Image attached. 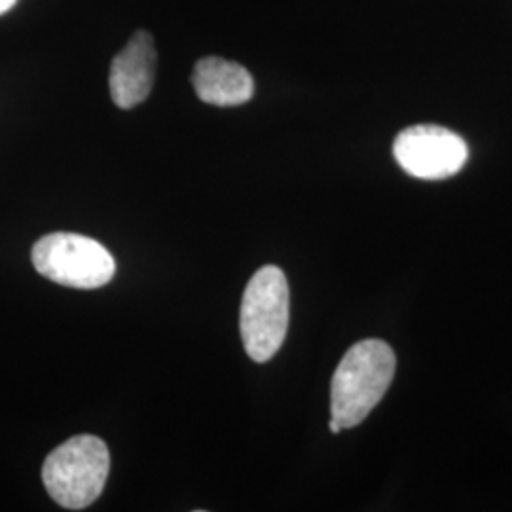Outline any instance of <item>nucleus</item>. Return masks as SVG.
Here are the masks:
<instances>
[{"label": "nucleus", "instance_id": "nucleus-1", "mask_svg": "<svg viewBox=\"0 0 512 512\" xmlns=\"http://www.w3.org/2000/svg\"><path fill=\"white\" fill-rule=\"evenodd\" d=\"M397 368L395 351L384 340L368 338L348 349L330 384V421L351 429L384 399Z\"/></svg>", "mask_w": 512, "mask_h": 512}, {"label": "nucleus", "instance_id": "nucleus-2", "mask_svg": "<svg viewBox=\"0 0 512 512\" xmlns=\"http://www.w3.org/2000/svg\"><path fill=\"white\" fill-rule=\"evenodd\" d=\"M109 469L107 444L93 435H78L46 458L42 482L59 507L82 511L103 494Z\"/></svg>", "mask_w": 512, "mask_h": 512}, {"label": "nucleus", "instance_id": "nucleus-3", "mask_svg": "<svg viewBox=\"0 0 512 512\" xmlns=\"http://www.w3.org/2000/svg\"><path fill=\"white\" fill-rule=\"evenodd\" d=\"M289 329V283L281 268L264 266L256 272L241 300L239 330L247 355L266 363L285 342Z\"/></svg>", "mask_w": 512, "mask_h": 512}, {"label": "nucleus", "instance_id": "nucleus-4", "mask_svg": "<svg viewBox=\"0 0 512 512\" xmlns=\"http://www.w3.org/2000/svg\"><path fill=\"white\" fill-rule=\"evenodd\" d=\"M33 266L42 277L82 291L105 287L116 274L114 256L99 241L71 232H54L38 239Z\"/></svg>", "mask_w": 512, "mask_h": 512}, {"label": "nucleus", "instance_id": "nucleus-5", "mask_svg": "<svg viewBox=\"0 0 512 512\" xmlns=\"http://www.w3.org/2000/svg\"><path fill=\"white\" fill-rule=\"evenodd\" d=\"M397 164L416 179L442 181L458 175L469 160V147L458 133L440 126H412L393 145Z\"/></svg>", "mask_w": 512, "mask_h": 512}, {"label": "nucleus", "instance_id": "nucleus-6", "mask_svg": "<svg viewBox=\"0 0 512 512\" xmlns=\"http://www.w3.org/2000/svg\"><path fill=\"white\" fill-rule=\"evenodd\" d=\"M156 76L154 38L147 31L135 33L110 65V97L116 107L128 110L147 101Z\"/></svg>", "mask_w": 512, "mask_h": 512}, {"label": "nucleus", "instance_id": "nucleus-7", "mask_svg": "<svg viewBox=\"0 0 512 512\" xmlns=\"http://www.w3.org/2000/svg\"><path fill=\"white\" fill-rule=\"evenodd\" d=\"M192 86L198 97L215 107H238L253 99L255 82L239 63L222 57H203L192 73Z\"/></svg>", "mask_w": 512, "mask_h": 512}, {"label": "nucleus", "instance_id": "nucleus-8", "mask_svg": "<svg viewBox=\"0 0 512 512\" xmlns=\"http://www.w3.org/2000/svg\"><path fill=\"white\" fill-rule=\"evenodd\" d=\"M16 2H18V0H0V16L6 14L8 10H12V8L16 6Z\"/></svg>", "mask_w": 512, "mask_h": 512}]
</instances>
